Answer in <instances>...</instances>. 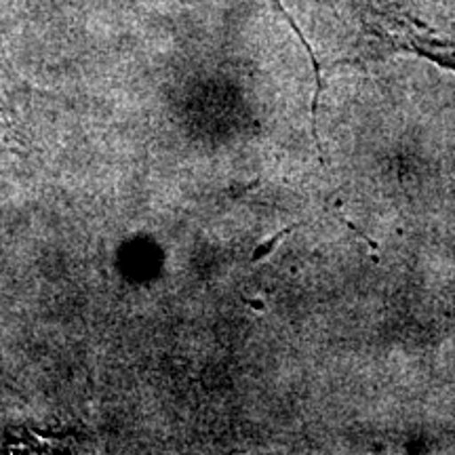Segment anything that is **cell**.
Returning a JSON list of instances; mask_svg holds the SVG:
<instances>
[{
	"instance_id": "obj_1",
	"label": "cell",
	"mask_w": 455,
	"mask_h": 455,
	"mask_svg": "<svg viewBox=\"0 0 455 455\" xmlns=\"http://www.w3.org/2000/svg\"><path fill=\"white\" fill-rule=\"evenodd\" d=\"M367 28L369 36H373L375 44H379L384 53H392V51L415 53L455 70V43L443 41L439 36H428L424 28L411 24L407 15L392 17L373 11Z\"/></svg>"
},
{
	"instance_id": "obj_3",
	"label": "cell",
	"mask_w": 455,
	"mask_h": 455,
	"mask_svg": "<svg viewBox=\"0 0 455 455\" xmlns=\"http://www.w3.org/2000/svg\"><path fill=\"white\" fill-rule=\"evenodd\" d=\"M7 129H9V127H7V123H4V121H3V118H0V135H3V133H4V131H7Z\"/></svg>"
},
{
	"instance_id": "obj_2",
	"label": "cell",
	"mask_w": 455,
	"mask_h": 455,
	"mask_svg": "<svg viewBox=\"0 0 455 455\" xmlns=\"http://www.w3.org/2000/svg\"><path fill=\"white\" fill-rule=\"evenodd\" d=\"M272 7H275L278 13H281L284 20H287V24H289V28H291V30L298 34V38L301 41V44H304V49H306V53H308V57H310V61H312V68H315V81H316V84H315V100H312V131H315V140L318 141V133H316V129H318V100H321V93H323V76H321V64H318V60H316V55H315V49L310 47V43L306 41V36H304V32L299 30V26L295 24V20L291 15L287 13V9L283 7V3L281 0H272Z\"/></svg>"
}]
</instances>
